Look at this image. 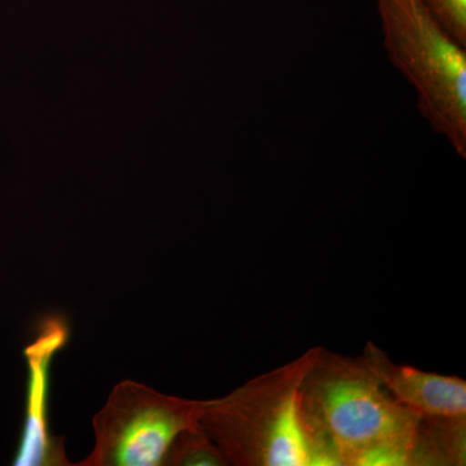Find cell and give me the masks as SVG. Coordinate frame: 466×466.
<instances>
[{
    "label": "cell",
    "instance_id": "cell-1",
    "mask_svg": "<svg viewBox=\"0 0 466 466\" xmlns=\"http://www.w3.org/2000/svg\"><path fill=\"white\" fill-rule=\"evenodd\" d=\"M314 466H361L388 444H413L420 417L398 403L361 358L319 348L299 389Z\"/></svg>",
    "mask_w": 466,
    "mask_h": 466
},
{
    "label": "cell",
    "instance_id": "cell-2",
    "mask_svg": "<svg viewBox=\"0 0 466 466\" xmlns=\"http://www.w3.org/2000/svg\"><path fill=\"white\" fill-rule=\"evenodd\" d=\"M319 348L207 401L200 424L228 465L314 466L300 420L299 389Z\"/></svg>",
    "mask_w": 466,
    "mask_h": 466
},
{
    "label": "cell",
    "instance_id": "cell-3",
    "mask_svg": "<svg viewBox=\"0 0 466 466\" xmlns=\"http://www.w3.org/2000/svg\"><path fill=\"white\" fill-rule=\"evenodd\" d=\"M383 47L415 88L417 108L466 158V52L424 0H377Z\"/></svg>",
    "mask_w": 466,
    "mask_h": 466
},
{
    "label": "cell",
    "instance_id": "cell-4",
    "mask_svg": "<svg viewBox=\"0 0 466 466\" xmlns=\"http://www.w3.org/2000/svg\"><path fill=\"white\" fill-rule=\"evenodd\" d=\"M207 401L119 382L92 420L95 446L78 466H164L175 438L200 426Z\"/></svg>",
    "mask_w": 466,
    "mask_h": 466
},
{
    "label": "cell",
    "instance_id": "cell-5",
    "mask_svg": "<svg viewBox=\"0 0 466 466\" xmlns=\"http://www.w3.org/2000/svg\"><path fill=\"white\" fill-rule=\"evenodd\" d=\"M69 325L66 319L43 318L35 341L25 349L29 367V388L25 428L18 450L16 465H72L66 455V441L51 434L47 419L48 373L52 359L66 345Z\"/></svg>",
    "mask_w": 466,
    "mask_h": 466
},
{
    "label": "cell",
    "instance_id": "cell-6",
    "mask_svg": "<svg viewBox=\"0 0 466 466\" xmlns=\"http://www.w3.org/2000/svg\"><path fill=\"white\" fill-rule=\"evenodd\" d=\"M360 358L389 394L420 419L466 416L465 380L395 363L373 342Z\"/></svg>",
    "mask_w": 466,
    "mask_h": 466
},
{
    "label": "cell",
    "instance_id": "cell-7",
    "mask_svg": "<svg viewBox=\"0 0 466 466\" xmlns=\"http://www.w3.org/2000/svg\"><path fill=\"white\" fill-rule=\"evenodd\" d=\"M466 416L420 419L410 466L465 465Z\"/></svg>",
    "mask_w": 466,
    "mask_h": 466
},
{
    "label": "cell",
    "instance_id": "cell-8",
    "mask_svg": "<svg viewBox=\"0 0 466 466\" xmlns=\"http://www.w3.org/2000/svg\"><path fill=\"white\" fill-rule=\"evenodd\" d=\"M225 453L202 426L188 429L175 438L165 458L164 466H226Z\"/></svg>",
    "mask_w": 466,
    "mask_h": 466
},
{
    "label": "cell",
    "instance_id": "cell-9",
    "mask_svg": "<svg viewBox=\"0 0 466 466\" xmlns=\"http://www.w3.org/2000/svg\"><path fill=\"white\" fill-rule=\"evenodd\" d=\"M443 29L460 46H466V0H424Z\"/></svg>",
    "mask_w": 466,
    "mask_h": 466
}]
</instances>
